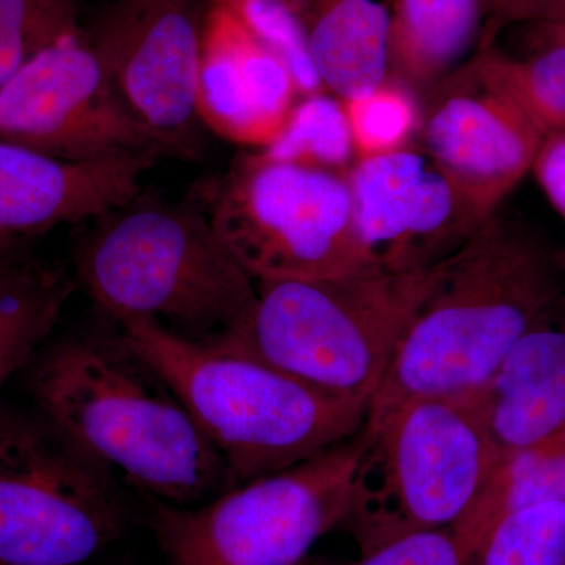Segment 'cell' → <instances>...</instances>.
<instances>
[{
	"instance_id": "obj_1",
	"label": "cell",
	"mask_w": 565,
	"mask_h": 565,
	"mask_svg": "<svg viewBox=\"0 0 565 565\" xmlns=\"http://www.w3.org/2000/svg\"><path fill=\"white\" fill-rule=\"evenodd\" d=\"M36 412L115 479L189 508L233 489L180 396L122 338L65 334L24 370Z\"/></svg>"
},
{
	"instance_id": "obj_2",
	"label": "cell",
	"mask_w": 565,
	"mask_h": 565,
	"mask_svg": "<svg viewBox=\"0 0 565 565\" xmlns=\"http://www.w3.org/2000/svg\"><path fill=\"white\" fill-rule=\"evenodd\" d=\"M561 302L548 253L493 215L444 264L401 338L363 427L422 397L484 392L520 338Z\"/></svg>"
},
{
	"instance_id": "obj_3",
	"label": "cell",
	"mask_w": 565,
	"mask_h": 565,
	"mask_svg": "<svg viewBox=\"0 0 565 565\" xmlns=\"http://www.w3.org/2000/svg\"><path fill=\"white\" fill-rule=\"evenodd\" d=\"M87 223L73 248L74 280L107 318L150 319L199 344L250 319L255 280L218 239L203 182L181 202L140 193Z\"/></svg>"
},
{
	"instance_id": "obj_4",
	"label": "cell",
	"mask_w": 565,
	"mask_h": 565,
	"mask_svg": "<svg viewBox=\"0 0 565 565\" xmlns=\"http://www.w3.org/2000/svg\"><path fill=\"white\" fill-rule=\"evenodd\" d=\"M118 326L191 412L233 487L307 462L366 423L370 403L322 392L255 356L182 340L150 319Z\"/></svg>"
},
{
	"instance_id": "obj_5",
	"label": "cell",
	"mask_w": 565,
	"mask_h": 565,
	"mask_svg": "<svg viewBox=\"0 0 565 565\" xmlns=\"http://www.w3.org/2000/svg\"><path fill=\"white\" fill-rule=\"evenodd\" d=\"M445 263L411 274L256 281L248 322L212 344L255 356L333 396L371 404Z\"/></svg>"
},
{
	"instance_id": "obj_6",
	"label": "cell",
	"mask_w": 565,
	"mask_h": 565,
	"mask_svg": "<svg viewBox=\"0 0 565 565\" xmlns=\"http://www.w3.org/2000/svg\"><path fill=\"white\" fill-rule=\"evenodd\" d=\"M362 435L344 523L360 550L407 531L455 526L501 460L481 393L412 401Z\"/></svg>"
},
{
	"instance_id": "obj_7",
	"label": "cell",
	"mask_w": 565,
	"mask_h": 565,
	"mask_svg": "<svg viewBox=\"0 0 565 565\" xmlns=\"http://www.w3.org/2000/svg\"><path fill=\"white\" fill-rule=\"evenodd\" d=\"M203 185L218 239L253 280L379 274L356 234L348 173L250 150Z\"/></svg>"
},
{
	"instance_id": "obj_8",
	"label": "cell",
	"mask_w": 565,
	"mask_h": 565,
	"mask_svg": "<svg viewBox=\"0 0 565 565\" xmlns=\"http://www.w3.org/2000/svg\"><path fill=\"white\" fill-rule=\"evenodd\" d=\"M362 430L329 451L206 503L156 501L154 530L169 565H302L316 542L344 526Z\"/></svg>"
},
{
	"instance_id": "obj_9",
	"label": "cell",
	"mask_w": 565,
	"mask_h": 565,
	"mask_svg": "<svg viewBox=\"0 0 565 565\" xmlns=\"http://www.w3.org/2000/svg\"><path fill=\"white\" fill-rule=\"evenodd\" d=\"M117 479L52 424L0 399V565H82L120 537Z\"/></svg>"
},
{
	"instance_id": "obj_10",
	"label": "cell",
	"mask_w": 565,
	"mask_h": 565,
	"mask_svg": "<svg viewBox=\"0 0 565 565\" xmlns=\"http://www.w3.org/2000/svg\"><path fill=\"white\" fill-rule=\"evenodd\" d=\"M0 140L63 161L192 159L126 109L84 32L40 52L0 88Z\"/></svg>"
},
{
	"instance_id": "obj_11",
	"label": "cell",
	"mask_w": 565,
	"mask_h": 565,
	"mask_svg": "<svg viewBox=\"0 0 565 565\" xmlns=\"http://www.w3.org/2000/svg\"><path fill=\"white\" fill-rule=\"evenodd\" d=\"M202 24L195 0H107L84 29L126 109L192 159Z\"/></svg>"
},
{
	"instance_id": "obj_12",
	"label": "cell",
	"mask_w": 565,
	"mask_h": 565,
	"mask_svg": "<svg viewBox=\"0 0 565 565\" xmlns=\"http://www.w3.org/2000/svg\"><path fill=\"white\" fill-rule=\"evenodd\" d=\"M353 222L379 274L430 269L462 250L487 221L419 141L348 173Z\"/></svg>"
},
{
	"instance_id": "obj_13",
	"label": "cell",
	"mask_w": 565,
	"mask_h": 565,
	"mask_svg": "<svg viewBox=\"0 0 565 565\" xmlns=\"http://www.w3.org/2000/svg\"><path fill=\"white\" fill-rule=\"evenodd\" d=\"M419 145L484 221L533 169L544 136L475 58L423 96Z\"/></svg>"
},
{
	"instance_id": "obj_14",
	"label": "cell",
	"mask_w": 565,
	"mask_h": 565,
	"mask_svg": "<svg viewBox=\"0 0 565 565\" xmlns=\"http://www.w3.org/2000/svg\"><path fill=\"white\" fill-rule=\"evenodd\" d=\"M291 70L222 3L210 0L202 24L196 107L222 139L263 150L299 102Z\"/></svg>"
},
{
	"instance_id": "obj_15",
	"label": "cell",
	"mask_w": 565,
	"mask_h": 565,
	"mask_svg": "<svg viewBox=\"0 0 565 565\" xmlns=\"http://www.w3.org/2000/svg\"><path fill=\"white\" fill-rule=\"evenodd\" d=\"M159 156L63 161L0 140V239L28 241L62 225H81L141 193Z\"/></svg>"
},
{
	"instance_id": "obj_16",
	"label": "cell",
	"mask_w": 565,
	"mask_h": 565,
	"mask_svg": "<svg viewBox=\"0 0 565 565\" xmlns=\"http://www.w3.org/2000/svg\"><path fill=\"white\" fill-rule=\"evenodd\" d=\"M481 396L501 459L565 433L563 302L520 338Z\"/></svg>"
},
{
	"instance_id": "obj_17",
	"label": "cell",
	"mask_w": 565,
	"mask_h": 565,
	"mask_svg": "<svg viewBox=\"0 0 565 565\" xmlns=\"http://www.w3.org/2000/svg\"><path fill=\"white\" fill-rule=\"evenodd\" d=\"M487 21L484 0H394L388 76L423 98L481 50Z\"/></svg>"
},
{
	"instance_id": "obj_18",
	"label": "cell",
	"mask_w": 565,
	"mask_h": 565,
	"mask_svg": "<svg viewBox=\"0 0 565 565\" xmlns=\"http://www.w3.org/2000/svg\"><path fill=\"white\" fill-rule=\"evenodd\" d=\"M394 0H297L323 88L338 98L388 77Z\"/></svg>"
},
{
	"instance_id": "obj_19",
	"label": "cell",
	"mask_w": 565,
	"mask_h": 565,
	"mask_svg": "<svg viewBox=\"0 0 565 565\" xmlns=\"http://www.w3.org/2000/svg\"><path fill=\"white\" fill-rule=\"evenodd\" d=\"M73 291L63 267L31 255L0 275V392L51 340Z\"/></svg>"
},
{
	"instance_id": "obj_20",
	"label": "cell",
	"mask_w": 565,
	"mask_h": 565,
	"mask_svg": "<svg viewBox=\"0 0 565 565\" xmlns=\"http://www.w3.org/2000/svg\"><path fill=\"white\" fill-rule=\"evenodd\" d=\"M544 503H565V433L503 457L478 500L451 530L471 561L504 516Z\"/></svg>"
},
{
	"instance_id": "obj_21",
	"label": "cell",
	"mask_w": 565,
	"mask_h": 565,
	"mask_svg": "<svg viewBox=\"0 0 565 565\" xmlns=\"http://www.w3.org/2000/svg\"><path fill=\"white\" fill-rule=\"evenodd\" d=\"M473 58L486 79L508 93L542 136L565 132V41L542 44L526 58L487 44Z\"/></svg>"
},
{
	"instance_id": "obj_22",
	"label": "cell",
	"mask_w": 565,
	"mask_h": 565,
	"mask_svg": "<svg viewBox=\"0 0 565 565\" xmlns=\"http://www.w3.org/2000/svg\"><path fill=\"white\" fill-rule=\"evenodd\" d=\"M259 151L337 173L351 172L359 161L344 102L327 90L300 96L277 139Z\"/></svg>"
},
{
	"instance_id": "obj_23",
	"label": "cell",
	"mask_w": 565,
	"mask_h": 565,
	"mask_svg": "<svg viewBox=\"0 0 565 565\" xmlns=\"http://www.w3.org/2000/svg\"><path fill=\"white\" fill-rule=\"evenodd\" d=\"M343 102L356 158L392 154L418 139L423 99L403 82L388 76Z\"/></svg>"
},
{
	"instance_id": "obj_24",
	"label": "cell",
	"mask_w": 565,
	"mask_h": 565,
	"mask_svg": "<svg viewBox=\"0 0 565 565\" xmlns=\"http://www.w3.org/2000/svg\"><path fill=\"white\" fill-rule=\"evenodd\" d=\"M82 32L79 0H0V88L40 52Z\"/></svg>"
},
{
	"instance_id": "obj_25",
	"label": "cell",
	"mask_w": 565,
	"mask_h": 565,
	"mask_svg": "<svg viewBox=\"0 0 565 565\" xmlns=\"http://www.w3.org/2000/svg\"><path fill=\"white\" fill-rule=\"evenodd\" d=\"M470 565H565V503L535 504L504 516Z\"/></svg>"
},
{
	"instance_id": "obj_26",
	"label": "cell",
	"mask_w": 565,
	"mask_h": 565,
	"mask_svg": "<svg viewBox=\"0 0 565 565\" xmlns=\"http://www.w3.org/2000/svg\"><path fill=\"white\" fill-rule=\"evenodd\" d=\"M291 70L300 96L326 90L308 43L297 0H215Z\"/></svg>"
},
{
	"instance_id": "obj_27",
	"label": "cell",
	"mask_w": 565,
	"mask_h": 565,
	"mask_svg": "<svg viewBox=\"0 0 565 565\" xmlns=\"http://www.w3.org/2000/svg\"><path fill=\"white\" fill-rule=\"evenodd\" d=\"M353 565H470L451 527L393 535L370 548Z\"/></svg>"
},
{
	"instance_id": "obj_28",
	"label": "cell",
	"mask_w": 565,
	"mask_h": 565,
	"mask_svg": "<svg viewBox=\"0 0 565 565\" xmlns=\"http://www.w3.org/2000/svg\"><path fill=\"white\" fill-rule=\"evenodd\" d=\"M484 3L489 21L482 46L492 44L497 32L512 22L553 25L565 21V0H484Z\"/></svg>"
},
{
	"instance_id": "obj_29",
	"label": "cell",
	"mask_w": 565,
	"mask_h": 565,
	"mask_svg": "<svg viewBox=\"0 0 565 565\" xmlns=\"http://www.w3.org/2000/svg\"><path fill=\"white\" fill-rule=\"evenodd\" d=\"M533 170L550 202L565 218V132L544 137Z\"/></svg>"
},
{
	"instance_id": "obj_30",
	"label": "cell",
	"mask_w": 565,
	"mask_h": 565,
	"mask_svg": "<svg viewBox=\"0 0 565 565\" xmlns=\"http://www.w3.org/2000/svg\"><path fill=\"white\" fill-rule=\"evenodd\" d=\"M28 255L25 241L0 239V275L6 274L13 264L21 262Z\"/></svg>"
},
{
	"instance_id": "obj_31",
	"label": "cell",
	"mask_w": 565,
	"mask_h": 565,
	"mask_svg": "<svg viewBox=\"0 0 565 565\" xmlns=\"http://www.w3.org/2000/svg\"><path fill=\"white\" fill-rule=\"evenodd\" d=\"M541 28L544 31V44L565 41V21L561 24L541 25Z\"/></svg>"
},
{
	"instance_id": "obj_32",
	"label": "cell",
	"mask_w": 565,
	"mask_h": 565,
	"mask_svg": "<svg viewBox=\"0 0 565 565\" xmlns=\"http://www.w3.org/2000/svg\"><path fill=\"white\" fill-rule=\"evenodd\" d=\"M302 565H318V564L308 563V561H305V563Z\"/></svg>"
}]
</instances>
